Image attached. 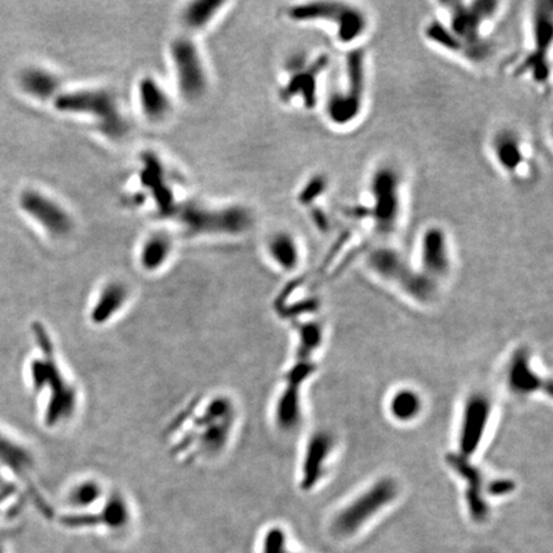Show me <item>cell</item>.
I'll list each match as a JSON object with an SVG mask.
<instances>
[{"mask_svg":"<svg viewBox=\"0 0 553 553\" xmlns=\"http://www.w3.org/2000/svg\"><path fill=\"white\" fill-rule=\"evenodd\" d=\"M239 408L226 391L198 396L173 419L168 432L173 455L183 462H214L232 446Z\"/></svg>","mask_w":553,"mask_h":553,"instance_id":"6da1fadb","label":"cell"},{"mask_svg":"<svg viewBox=\"0 0 553 553\" xmlns=\"http://www.w3.org/2000/svg\"><path fill=\"white\" fill-rule=\"evenodd\" d=\"M35 332L38 353L30 360V386L40 399L44 424L50 430L64 428L81 410L82 393L62 363L47 328L38 325Z\"/></svg>","mask_w":553,"mask_h":553,"instance_id":"7a4b0ae2","label":"cell"},{"mask_svg":"<svg viewBox=\"0 0 553 553\" xmlns=\"http://www.w3.org/2000/svg\"><path fill=\"white\" fill-rule=\"evenodd\" d=\"M499 1H449L439 4L434 17L454 38L458 58L469 62L484 60L489 50V35L501 13Z\"/></svg>","mask_w":553,"mask_h":553,"instance_id":"3957f363","label":"cell"},{"mask_svg":"<svg viewBox=\"0 0 553 553\" xmlns=\"http://www.w3.org/2000/svg\"><path fill=\"white\" fill-rule=\"evenodd\" d=\"M287 19L297 25L325 31L336 44L351 50L362 47L370 31V16L359 4L347 1H304L290 5Z\"/></svg>","mask_w":553,"mask_h":553,"instance_id":"277c9868","label":"cell"},{"mask_svg":"<svg viewBox=\"0 0 553 553\" xmlns=\"http://www.w3.org/2000/svg\"><path fill=\"white\" fill-rule=\"evenodd\" d=\"M369 91L366 54L362 47L346 51L340 82L325 99L327 121L337 127H349L360 121Z\"/></svg>","mask_w":553,"mask_h":553,"instance_id":"5b68a950","label":"cell"},{"mask_svg":"<svg viewBox=\"0 0 553 553\" xmlns=\"http://www.w3.org/2000/svg\"><path fill=\"white\" fill-rule=\"evenodd\" d=\"M366 200L355 208L357 220L370 223L381 235H390L400 226L403 214V177L392 164L374 169L366 186Z\"/></svg>","mask_w":553,"mask_h":553,"instance_id":"8992f818","label":"cell"},{"mask_svg":"<svg viewBox=\"0 0 553 553\" xmlns=\"http://www.w3.org/2000/svg\"><path fill=\"white\" fill-rule=\"evenodd\" d=\"M54 108L64 115H84L110 139L122 137L127 131L123 115L115 95L103 89H78L62 91L53 100Z\"/></svg>","mask_w":553,"mask_h":553,"instance_id":"52a82bcc","label":"cell"},{"mask_svg":"<svg viewBox=\"0 0 553 553\" xmlns=\"http://www.w3.org/2000/svg\"><path fill=\"white\" fill-rule=\"evenodd\" d=\"M183 228L192 235L239 236L252 227V213L244 205L208 207L191 204L180 211Z\"/></svg>","mask_w":553,"mask_h":553,"instance_id":"ba28073f","label":"cell"},{"mask_svg":"<svg viewBox=\"0 0 553 553\" xmlns=\"http://www.w3.org/2000/svg\"><path fill=\"white\" fill-rule=\"evenodd\" d=\"M552 4L534 3L530 12L529 50L517 67V73L528 76L538 85L548 82L551 76V47L553 31Z\"/></svg>","mask_w":553,"mask_h":553,"instance_id":"9c48e42d","label":"cell"},{"mask_svg":"<svg viewBox=\"0 0 553 553\" xmlns=\"http://www.w3.org/2000/svg\"><path fill=\"white\" fill-rule=\"evenodd\" d=\"M329 57L318 54L315 57H296L287 66L286 81L281 87L279 95L288 104L303 106L306 110L315 109L319 104V90L328 68Z\"/></svg>","mask_w":553,"mask_h":553,"instance_id":"30bf717a","label":"cell"},{"mask_svg":"<svg viewBox=\"0 0 553 553\" xmlns=\"http://www.w3.org/2000/svg\"><path fill=\"white\" fill-rule=\"evenodd\" d=\"M169 59L174 80L182 97L195 102L205 95L209 86V75L200 49L187 36L174 38L169 45Z\"/></svg>","mask_w":553,"mask_h":553,"instance_id":"8fae6325","label":"cell"},{"mask_svg":"<svg viewBox=\"0 0 553 553\" xmlns=\"http://www.w3.org/2000/svg\"><path fill=\"white\" fill-rule=\"evenodd\" d=\"M368 266L381 279L400 286L406 294L419 301H428L436 295L437 283L421 274L419 270L412 269L392 248H375L368 258Z\"/></svg>","mask_w":553,"mask_h":553,"instance_id":"7c38bea8","label":"cell"},{"mask_svg":"<svg viewBox=\"0 0 553 553\" xmlns=\"http://www.w3.org/2000/svg\"><path fill=\"white\" fill-rule=\"evenodd\" d=\"M397 484L391 478L378 480L334 517L332 524L334 534L338 537L353 535L381 508L390 505L397 496Z\"/></svg>","mask_w":553,"mask_h":553,"instance_id":"4fadbf2b","label":"cell"},{"mask_svg":"<svg viewBox=\"0 0 553 553\" xmlns=\"http://www.w3.org/2000/svg\"><path fill=\"white\" fill-rule=\"evenodd\" d=\"M497 168L511 181H528L533 173V149L524 136L511 128L498 130L491 139Z\"/></svg>","mask_w":553,"mask_h":553,"instance_id":"5bb4252c","label":"cell"},{"mask_svg":"<svg viewBox=\"0 0 553 553\" xmlns=\"http://www.w3.org/2000/svg\"><path fill=\"white\" fill-rule=\"evenodd\" d=\"M19 205L23 214L53 237L68 236L73 228V220L69 211L43 191L36 189L22 191Z\"/></svg>","mask_w":553,"mask_h":553,"instance_id":"9a60e30c","label":"cell"},{"mask_svg":"<svg viewBox=\"0 0 553 553\" xmlns=\"http://www.w3.org/2000/svg\"><path fill=\"white\" fill-rule=\"evenodd\" d=\"M314 372L309 360H296L285 375V387L278 395L274 406V421L283 432H291L301 421V387Z\"/></svg>","mask_w":553,"mask_h":553,"instance_id":"2e32d148","label":"cell"},{"mask_svg":"<svg viewBox=\"0 0 553 553\" xmlns=\"http://www.w3.org/2000/svg\"><path fill=\"white\" fill-rule=\"evenodd\" d=\"M492 416V401L486 393H473L464 406L460 433L458 449L461 456L469 458L477 452L484 438Z\"/></svg>","mask_w":553,"mask_h":553,"instance_id":"e0dca14e","label":"cell"},{"mask_svg":"<svg viewBox=\"0 0 553 553\" xmlns=\"http://www.w3.org/2000/svg\"><path fill=\"white\" fill-rule=\"evenodd\" d=\"M419 270L433 282L449 276L451 270V245L446 229L432 224L421 232L418 244Z\"/></svg>","mask_w":553,"mask_h":553,"instance_id":"ac0fdd59","label":"cell"},{"mask_svg":"<svg viewBox=\"0 0 553 553\" xmlns=\"http://www.w3.org/2000/svg\"><path fill=\"white\" fill-rule=\"evenodd\" d=\"M132 298V290L122 279H109L104 282L87 307V320L95 328L106 327L123 314Z\"/></svg>","mask_w":553,"mask_h":553,"instance_id":"d6986e66","label":"cell"},{"mask_svg":"<svg viewBox=\"0 0 553 553\" xmlns=\"http://www.w3.org/2000/svg\"><path fill=\"white\" fill-rule=\"evenodd\" d=\"M507 386L517 396H529L535 392L550 390L538 373L535 372L530 355L526 350L516 351L507 366Z\"/></svg>","mask_w":553,"mask_h":553,"instance_id":"ffe728a7","label":"cell"},{"mask_svg":"<svg viewBox=\"0 0 553 553\" xmlns=\"http://www.w3.org/2000/svg\"><path fill=\"white\" fill-rule=\"evenodd\" d=\"M333 449V438L325 432L315 433L306 445L301 465V486L310 489L325 474V464Z\"/></svg>","mask_w":553,"mask_h":553,"instance_id":"44dd1931","label":"cell"},{"mask_svg":"<svg viewBox=\"0 0 553 553\" xmlns=\"http://www.w3.org/2000/svg\"><path fill=\"white\" fill-rule=\"evenodd\" d=\"M137 100L143 117L152 123L163 122L172 112L171 96L155 77L143 76L139 81Z\"/></svg>","mask_w":553,"mask_h":553,"instance_id":"7402d4cb","label":"cell"},{"mask_svg":"<svg viewBox=\"0 0 553 553\" xmlns=\"http://www.w3.org/2000/svg\"><path fill=\"white\" fill-rule=\"evenodd\" d=\"M267 257L282 272H294L303 259L301 244L292 232L276 231L266 242Z\"/></svg>","mask_w":553,"mask_h":553,"instance_id":"603a6c76","label":"cell"},{"mask_svg":"<svg viewBox=\"0 0 553 553\" xmlns=\"http://www.w3.org/2000/svg\"><path fill=\"white\" fill-rule=\"evenodd\" d=\"M19 85L23 94L38 102L54 100L62 93L60 78L48 68L30 66L21 71Z\"/></svg>","mask_w":553,"mask_h":553,"instance_id":"cb8c5ba5","label":"cell"},{"mask_svg":"<svg viewBox=\"0 0 553 553\" xmlns=\"http://www.w3.org/2000/svg\"><path fill=\"white\" fill-rule=\"evenodd\" d=\"M449 464L467 480V504L475 521H483L488 515V506L483 498V478L477 467L461 455H452Z\"/></svg>","mask_w":553,"mask_h":553,"instance_id":"d4e9b609","label":"cell"},{"mask_svg":"<svg viewBox=\"0 0 553 553\" xmlns=\"http://www.w3.org/2000/svg\"><path fill=\"white\" fill-rule=\"evenodd\" d=\"M174 246L167 233L155 232L143 239L137 254V263L146 273H158L167 267L172 258Z\"/></svg>","mask_w":553,"mask_h":553,"instance_id":"484cf974","label":"cell"},{"mask_svg":"<svg viewBox=\"0 0 553 553\" xmlns=\"http://www.w3.org/2000/svg\"><path fill=\"white\" fill-rule=\"evenodd\" d=\"M130 506L128 501L121 491H108L104 501L102 514L89 516H73L68 519L71 525H86L87 521H97L100 524L108 525L113 529L123 528L130 521Z\"/></svg>","mask_w":553,"mask_h":553,"instance_id":"4316f807","label":"cell"},{"mask_svg":"<svg viewBox=\"0 0 553 553\" xmlns=\"http://www.w3.org/2000/svg\"><path fill=\"white\" fill-rule=\"evenodd\" d=\"M141 181L143 185L153 191L158 207L164 211L173 208L172 191L165 180V168L163 163L153 153L143 155V169Z\"/></svg>","mask_w":553,"mask_h":553,"instance_id":"83f0119b","label":"cell"},{"mask_svg":"<svg viewBox=\"0 0 553 553\" xmlns=\"http://www.w3.org/2000/svg\"><path fill=\"white\" fill-rule=\"evenodd\" d=\"M108 489L99 478L85 475L72 482L66 495L68 505L76 510H87L91 506L103 502Z\"/></svg>","mask_w":553,"mask_h":553,"instance_id":"f1b7e54d","label":"cell"},{"mask_svg":"<svg viewBox=\"0 0 553 553\" xmlns=\"http://www.w3.org/2000/svg\"><path fill=\"white\" fill-rule=\"evenodd\" d=\"M226 5L218 0H196L189 3L182 10V22L189 30L200 31L208 27Z\"/></svg>","mask_w":553,"mask_h":553,"instance_id":"f546056e","label":"cell"},{"mask_svg":"<svg viewBox=\"0 0 553 553\" xmlns=\"http://www.w3.org/2000/svg\"><path fill=\"white\" fill-rule=\"evenodd\" d=\"M388 408L397 421H411L418 418L421 411V399L416 392L402 388L392 395Z\"/></svg>","mask_w":553,"mask_h":553,"instance_id":"4dcf8cb0","label":"cell"},{"mask_svg":"<svg viewBox=\"0 0 553 553\" xmlns=\"http://www.w3.org/2000/svg\"><path fill=\"white\" fill-rule=\"evenodd\" d=\"M329 191V182L325 174H315L310 177L305 185L298 191L297 200L303 207H315V202L320 200Z\"/></svg>","mask_w":553,"mask_h":553,"instance_id":"1f68e13d","label":"cell"},{"mask_svg":"<svg viewBox=\"0 0 553 553\" xmlns=\"http://www.w3.org/2000/svg\"><path fill=\"white\" fill-rule=\"evenodd\" d=\"M264 553H288L285 550V533L279 528L270 529L266 535Z\"/></svg>","mask_w":553,"mask_h":553,"instance_id":"d6a6232c","label":"cell"},{"mask_svg":"<svg viewBox=\"0 0 553 553\" xmlns=\"http://www.w3.org/2000/svg\"><path fill=\"white\" fill-rule=\"evenodd\" d=\"M515 489V484L513 480H505V479H498L495 480L492 484L486 486V492L492 496H506L511 493Z\"/></svg>","mask_w":553,"mask_h":553,"instance_id":"836d02e7","label":"cell"}]
</instances>
